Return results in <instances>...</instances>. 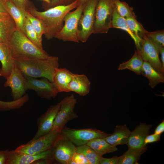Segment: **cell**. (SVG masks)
Listing matches in <instances>:
<instances>
[{"label": "cell", "instance_id": "8", "mask_svg": "<svg viewBox=\"0 0 164 164\" xmlns=\"http://www.w3.org/2000/svg\"><path fill=\"white\" fill-rule=\"evenodd\" d=\"M60 136V131L52 130L48 134L37 139L31 140L26 144L21 145L15 150L30 155H37L50 150Z\"/></svg>", "mask_w": 164, "mask_h": 164}, {"label": "cell", "instance_id": "35", "mask_svg": "<svg viewBox=\"0 0 164 164\" xmlns=\"http://www.w3.org/2000/svg\"><path fill=\"white\" fill-rule=\"evenodd\" d=\"M13 4L25 15L26 12L30 7L28 0H11Z\"/></svg>", "mask_w": 164, "mask_h": 164}, {"label": "cell", "instance_id": "26", "mask_svg": "<svg viewBox=\"0 0 164 164\" xmlns=\"http://www.w3.org/2000/svg\"><path fill=\"white\" fill-rule=\"evenodd\" d=\"M87 145L92 148L100 156L107 153L113 152L117 151L116 146L111 145L108 143L104 138L94 139Z\"/></svg>", "mask_w": 164, "mask_h": 164}, {"label": "cell", "instance_id": "41", "mask_svg": "<svg viewBox=\"0 0 164 164\" xmlns=\"http://www.w3.org/2000/svg\"><path fill=\"white\" fill-rule=\"evenodd\" d=\"M9 150H0V164H6Z\"/></svg>", "mask_w": 164, "mask_h": 164}, {"label": "cell", "instance_id": "45", "mask_svg": "<svg viewBox=\"0 0 164 164\" xmlns=\"http://www.w3.org/2000/svg\"><path fill=\"white\" fill-rule=\"evenodd\" d=\"M75 0H63V5H67L70 4Z\"/></svg>", "mask_w": 164, "mask_h": 164}, {"label": "cell", "instance_id": "36", "mask_svg": "<svg viewBox=\"0 0 164 164\" xmlns=\"http://www.w3.org/2000/svg\"><path fill=\"white\" fill-rule=\"evenodd\" d=\"M72 160L75 162V164H90L85 156L80 153L76 152Z\"/></svg>", "mask_w": 164, "mask_h": 164}, {"label": "cell", "instance_id": "15", "mask_svg": "<svg viewBox=\"0 0 164 164\" xmlns=\"http://www.w3.org/2000/svg\"><path fill=\"white\" fill-rule=\"evenodd\" d=\"M41 159L51 160L50 150L35 155L19 152L15 150L9 151L6 164H32L35 161Z\"/></svg>", "mask_w": 164, "mask_h": 164}, {"label": "cell", "instance_id": "13", "mask_svg": "<svg viewBox=\"0 0 164 164\" xmlns=\"http://www.w3.org/2000/svg\"><path fill=\"white\" fill-rule=\"evenodd\" d=\"M6 79L4 86L11 88L13 100H17L22 97L26 91V87L27 80L15 63L10 74Z\"/></svg>", "mask_w": 164, "mask_h": 164}, {"label": "cell", "instance_id": "10", "mask_svg": "<svg viewBox=\"0 0 164 164\" xmlns=\"http://www.w3.org/2000/svg\"><path fill=\"white\" fill-rule=\"evenodd\" d=\"M76 147L71 142L60 135L50 149L52 162L69 164L76 152Z\"/></svg>", "mask_w": 164, "mask_h": 164}, {"label": "cell", "instance_id": "27", "mask_svg": "<svg viewBox=\"0 0 164 164\" xmlns=\"http://www.w3.org/2000/svg\"><path fill=\"white\" fill-rule=\"evenodd\" d=\"M7 6L9 13L14 20L17 29L25 35L24 27L25 15L13 4L11 0H7Z\"/></svg>", "mask_w": 164, "mask_h": 164}, {"label": "cell", "instance_id": "25", "mask_svg": "<svg viewBox=\"0 0 164 164\" xmlns=\"http://www.w3.org/2000/svg\"><path fill=\"white\" fill-rule=\"evenodd\" d=\"M143 60L140 53L135 50L133 56L128 61L122 63L118 66V70H123L128 69L138 75L141 73Z\"/></svg>", "mask_w": 164, "mask_h": 164}, {"label": "cell", "instance_id": "20", "mask_svg": "<svg viewBox=\"0 0 164 164\" xmlns=\"http://www.w3.org/2000/svg\"><path fill=\"white\" fill-rule=\"evenodd\" d=\"M72 73L66 68L58 67L55 69L53 82L59 93L69 92L68 87L71 80Z\"/></svg>", "mask_w": 164, "mask_h": 164}, {"label": "cell", "instance_id": "19", "mask_svg": "<svg viewBox=\"0 0 164 164\" xmlns=\"http://www.w3.org/2000/svg\"><path fill=\"white\" fill-rule=\"evenodd\" d=\"M17 28L14 20L9 13L0 14V43H8Z\"/></svg>", "mask_w": 164, "mask_h": 164}, {"label": "cell", "instance_id": "28", "mask_svg": "<svg viewBox=\"0 0 164 164\" xmlns=\"http://www.w3.org/2000/svg\"><path fill=\"white\" fill-rule=\"evenodd\" d=\"M76 151L83 154L90 164H99V161L102 156H100L87 145L76 146Z\"/></svg>", "mask_w": 164, "mask_h": 164}, {"label": "cell", "instance_id": "34", "mask_svg": "<svg viewBox=\"0 0 164 164\" xmlns=\"http://www.w3.org/2000/svg\"><path fill=\"white\" fill-rule=\"evenodd\" d=\"M145 36L149 40L155 44L160 47H164V30H157L151 32L148 31Z\"/></svg>", "mask_w": 164, "mask_h": 164}, {"label": "cell", "instance_id": "30", "mask_svg": "<svg viewBox=\"0 0 164 164\" xmlns=\"http://www.w3.org/2000/svg\"><path fill=\"white\" fill-rule=\"evenodd\" d=\"M125 19L130 29L136 36L141 39L145 36L148 31L137 21L136 18L129 17Z\"/></svg>", "mask_w": 164, "mask_h": 164}, {"label": "cell", "instance_id": "11", "mask_svg": "<svg viewBox=\"0 0 164 164\" xmlns=\"http://www.w3.org/2000/svg\"><path fill=\"white\" fill-rule=\"evenodd\" d=\"M160 47L149 40L146 36L142 39L139 49L144 61L150 64L159 73L164 75L161 62L159 57Z\"/></svg>", "mask_w": 164, "mask_h": 164}, {"label": "cell", "instance_id": "21", "mask_svg": "<svg viewBox=\"0 0 164 164\" xmlns=\"http://www.w3.org/2000/svg\"><path fill=\"white\" fill-rule=\"evenodd\" d=\"M130 132L125 124L117 125L113 133L104 139L108 143L114 146L126 144Z\"/></svg>", "mask_w": 164, "mask_h": 164}, {"label": "cell", "instance_id": "42", "mask_svg": "<svg viewBox=\"0 0 164 164\" xmlns=\"http://www.w3.org/2000/svg\"><path fill=\"white\" fill-rule=\"evenodd\" d=\"M164 132V120H163L155 128L154 133L161 135Z\"/></svg>", "mask_w": 164, "mask_h": 164}, {"label": "cell", "instance_id": "14", "mask_svg": "<svg viewBox=\"0 0 164 164\" xmlns=\"http://www.w3.org/2000/svg\"><path fill=\"white\" fill-rule=\"evenodd\" d=\"M60 102L50 106L47 111L38 119V130L31 140H34L50 132L52 130L54 122L59 111Z\"/></svg>", "mask_w": 164, "mask_h": 164}, {"label": "cell", "instance_id": "44", "mask_svg": "<svg viewBox=\"0 0 164 164\" xmlns=\"http://www.w3.org/2000/svg\"><path fill=\"white\" fill-rule=\"evenodd\" d=\"M159 53H160L161 57V63L162 68L163 70L164 71V47H161L160 48Z\"/></svg>", "mask_w": 164, "mask_h": 164}, {"label": "cell", "instance_id": "3", "mask_svg": "<svg viewBox=\"0 0 164 164\" xmlns=\"http://www.w3.org/2000/svg\"><path fill=\"white\" fill-rule=\"evenodd\" d=\"M7 44L14 59L22 58L45 59L50 56L44 50L37 47L17 28Z\"/></svg>", "mask_w": 164, "mask_h": 164}, {"label": "cell", "instance_id": "9", "mask_svg": "<svg viewBox=\"0 0 164 164\" xmlns=\"http://www.w3.org/2000/svg\"><path fill=\"white\" fill-rule=\"evenodd\" d=\"M60 102V109L55 117L52 130L60 131L67 123L78 116L74 111L77 100L73 94L64 97Z\"/></svg>", "mask_w": 164, "mask_h": 164}, {"label": "cell", "instance_id": "37", "mask_svg": "<svg viewBox=\"0 0 164 164\" xmlns=\"http://www.w3.org/2000/svg\"><path fill=\"white\" fill-rule=\"evenodd\" d=\"M119 157L115 155L109 158L102 156L99 161V164H119Z\"/></svg>", "mask_w": 164, "mask_h": 164}, {"label": "cell", "instance_id": "17", "mask_svg": "<svg viewBox=\"0 0 164 164\" xmlns=\"http://www.w3.org/2000/svg\"><path fill=\"white\" fill-rule=\"evenodd\" d=\"M91 82L84 74L72 73L71 79L69 84V92H73L82 96L87 95L90 92Z\"/></svg>", "mask_w": 164, "mask_h": 164}, {"label": "cell", "instance_id": "16", "mask_svg": "<svg viewBox=\"0 0 164 164\" xmlns=\"http://www.w3.org/2000/svg\"><path fill=\"white\" fill-rule=\"evenodd\" d=\"M152 127L151 124L140 123L130 132L126 145L128 148H141L144 145L145 139Z\"/></svg>", "mask_w": 164, "mask_h": 164}, {"label": "cell", "instance_id": "32", "mask_svg": "<svg viewBox=\"0 0 164 164\" xmlns=\"http://www.w3.org/2000/svg\"><path fill=\"white\" fill-rule=\"evenodd\" d=\"M27 94H25L21 98L11 101H0V110L8 111L18 109L23 105L29 100Z\"/></svg>", "mask_w": 164, "mask_h": 164}, {"label": "cell", "instance_id": "22", "mask_svg": "<svg viewBox=\"0 0 164 164\" xmlns=\"http://www.w3.org/2000/svg\"><path fill=\"white\" fill-rule=\"evenodd\" d=\"M111 28L121 29L127 32L134 41L136 50L139 49L142 39L139 38L132 32L128 26L126 19L121 16L118 13L114 7L111 26Z\"/></svg>", "mask_w": 164, "mask_h": 164}, {"label": "cell", "instance_id": "1", "mask_svg": "<svg viewBox=\"0 0 164 164\" xmlns=\"http://www.w3.org/2000/svg\"><path fill=\"white\" fill-rule=\"evenodd\" d=\"M79 0H75L67 5H61L49 9L43 12L37 11L30 6L26 12L39 19L45 29L44 35L48 40L55 37L63 25L64 18L69 12L76 8L79 5Z\"/></svg>", "mask_w": 164, "mask_h": 164}, {"label": "cell", "instance_id": "18", "mask_svg": "<svg viewBox=\"0 0 164 164\" xmlns=\"http://www.w3.org/2000/svg\"><path fill=\"white\" fill-rule=\"evenodd\" d=\"M0 77L6 78L10 74L14 63L10 48L7 43H0Z\"/></svg>", "mask_w": 164, "mask_h": 164}, {"label": "cell", "instance_id": "46", "mask_svg": "<svg viewBox=\"0 0 164 164\" xmlns=\"http://www.w3.org/2000/svg\"><path fill=\"white\" fill-rule=\"evenodd\" d=\"M43 0L45 2L46 4L45 6L47 5H48L50 3V0Z\"/></svg>", "mask_w": 164, "mask_h": 164}, {"label": "cell", "instance_id": "4", "mask_svg": "<svg viewBox=\"0 0 164 164\" xmlns=\"http://www.w3.org/2000/svg\"><path fill=\"white\" fill-rule=\"evenodd\" d=\"M114 9V0H97L93 33H106L111 28Z\"/></svg>", "mask_w": 164, "mask_h": 164}, {"label": "cell", "instance_id": "39", "mask_svg": "<svg viewBox=\"0 0 164 164\" xmlns=\"http://www.w3.org/2000/svg\"><path fill=\"white\" fill-rule=\"evenodd\" d=\"M49 4L45 5V10L59 5H63V0H50Z\"/></svg>", "mask_w": 164, "mask_h": 164}, {"label": "cell", "instance_id": "40", "mask_svg": "<svg viewBox=\"0 0 164 164\" xmlns=\"http://www.w3.org/2000/svg\"><path fill=\"white\" fill-rule=\"evenodd\" d=\"M7 1V0H0V14L9 13Z\"/></svg>", "mask_w": 164, "mask_h": 164}, {"label": "cell", "instance_id": "33", "mask_svg": "<svg viewBox=\"0 0 164 164\" xmlns=\"http://www.w3.org/2000/svg\"><path fill=\"white\" fill-rule=\"evenodd\" d=\"M25 17L30 21L39 39L42 40V36L45 32L44 26L40 21L27 12L25 13Z\"/></svg>", "mask_w": 164, "mask_h": 164}, {"label": "cell", "instance_id": "2", "mask_svg": "<svg viewBox=\"0 0 164 164\" xmlns=\"http://www.w3.org/2000/svg\"><path fill=\"white\" fill-rule=\"evenodd\" d=\"M14 62L24 76L45 78L52 82L55 69L59 67V58L56 56L45 59L22 58L14 59Z\"/></svg>", "mask_w": 164, "mask_h": 164}, {"label": "cell", "instance_id": "31", "mask_svg": "<svg viewBox=\"0 0 164 164\" xmlns=\"http://www.w3.org/2000/svg\"><path fill=\"white\" fill-rule=\"evenodd\" d=\"M114 8L118 13L125 19L129 17L136 18L133 8L126 2L120 0H114Z\"/></svg>", "mask_w": 164, "mask_h": 164}, {"label": "cell", "instance_id": "12", "mask_svg": "<svg viewBox=\"0 0 164 164\" xmlns=\"http://www.w3.org/2000/svg\"><path fill=\"white\" fill-rule=\"evenodd\" d=\"M25 77L27 80L26 90H34L42 98L50 99L55 97L59 93L53 83L46 78H42L41 79H37Z\"/></svg>", "mask_w": 164, "mask_h": 164}, {"label": "cell", "instance_id": "43", "mask_svg": "<svg viewBox=\"0 0 164 164\" xmlns=\"http://www.w3.org/2000/svg\"><path fill=\"white\" fill-rule=\"evenodd\" d=\"M52 162L50 159H41L34 162L32 164H50Z\"/></svg>", "mask_w": 164, "mask_h": 164}, {"label": "cell", "instance_id": "47", "mask_svg": "<svg viewBox=\"0 0 164 164\" xmlns=\"http://www.w3.org/2000/svg\"><path fill=\"white\" fill-rule=\"evenodd\" d=\"M80 3H86L88 0H79Z\"/></svg>", "mask_w": 164, "mask_h": 164}, {"label": "cell", "instance_id": "38", "mask_svg": "<svg viewBox=\"0 0 164 164\" xmlns=\"http://www.w3.org/2000/svg\"><path fill=\"white\" fill-rule=\"evenodd\" d=\"M160 137L161 135L154 133L150 135H148L145 139L144 145H146L148 144L159 141L160 140Z\"/></svg>", "mask_w": 164, "mask_h": 164}, {"label": "cell", "instance_id": "24", "mask_svg": "<svg viewBox=\"0 0 164 164\" xmlns=\"http://www.w3.org/2000/svg\"><path fill=\"white\" fill-rule=\"evenodd\" d=\"M147 148L145 145L141 148H128L119 156V164H138L141 155L146 151Z\"/></svg>", "mask_w": 164, "mask_h": 164}, {"label": "cell", "instance_id": "23", "mask_svg": "<svg viewBox=\"0 0 164 164\" xmlns=\"http://www.w3.org/2000/svg\"><path fill=\"white\" fill-rule=\"evenodd\" d=\"M141 74L149 80V85L151 88H153L159 83L164 82V74L158 72L146 61L143 62Z\"/></svg>", "mask_w": 164, "mask_h": 164}, {"label": "cell", "instance_id": "29", "mask_svg": "<svg viewBox=\"0 0 164 164\" xmlns=\"http://www.w3.org/2000/svg\"><path fill=\"white\" fill-rule=\"evenodd\" d=\"M24 27L25 35L26 37L37 47L41 50H43L42 40L38 38L30 21L26 17L24 20Z\"/></svg>", "mask_w": 164, "mask_h": 164}, {"label": "cell", "instance_id": "6", "mask_svg": "<svg viewBox=\"0 0 164 164\" xmlns=\"http://www.w3.org/2000/svg\"><path fill=\"white\" fill-rule=\"evenodd\" d=\"M86 3H80L75 10L67 13L63 20L64 24L55 38L64 41L79 42L77 36L78 25Z\"/></svg>", "mask_w": 164, "mask_h": 164}, {"label": "cell", "instance_id": "5", "mask_svg": "<svg viewBox=\"0 0 164 164\" xmlns=\"http://www.w3.org/2000/svg\"><path fill=\"white\" fill-rule=\"evenodd\" d=\"M111 134L95 128L76 129L65 126L60 131L61 137L70 141L76 146L87 145L95 139L104 138Z\"/></svg>", "mask_w": 164, "mask_h": 164}, {"label": "cell", "instance_id": "7", "mask_svg": "<svg viewBox=\"0 0 164 164\" xmlns=\"http://www.w3.org/2000/svg\"><path fill=\"white\" fill-rule=\"evenodd\" d=\"M97 0H88L79 19L77 36L79 41L85 42L93 32L94 14Z\"/></svg>", "mask_w": 164, "mask_h": 164}]
</instances>
